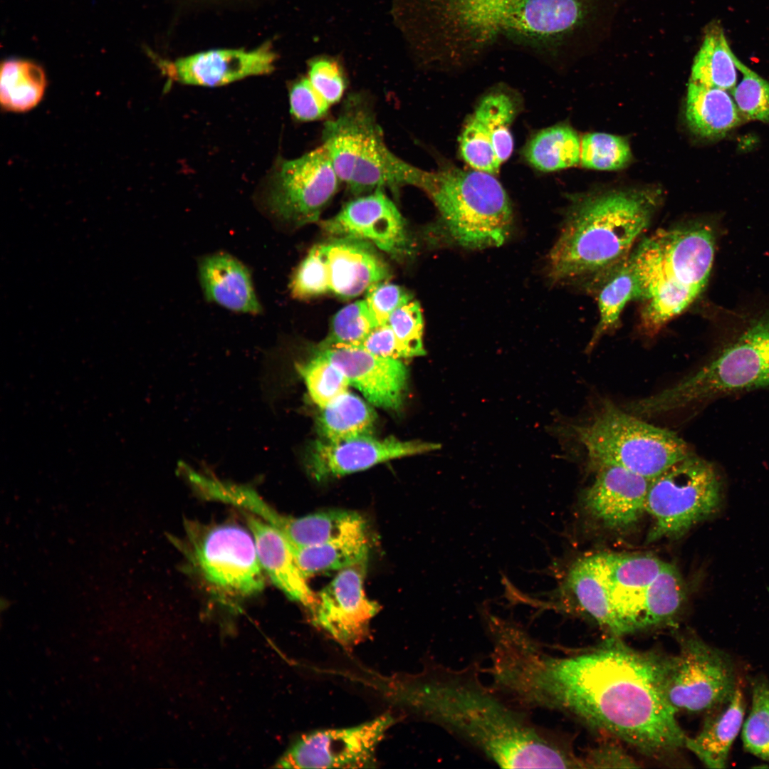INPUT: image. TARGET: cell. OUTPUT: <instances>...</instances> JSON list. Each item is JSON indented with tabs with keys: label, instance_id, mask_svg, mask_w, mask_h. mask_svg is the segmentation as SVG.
Segmentation results:
<instances>
[{
	"label": "cell",
	"instance_id": "1",
	"mask_svg": "<svg viewBox=\"0 0 769 769\" xmlns=\"http://www.w3.org/2000/svg\"><path fill=\"white\" fill-rule=\"evenodd\" d=\"M658 656L614 637L555 654L513 623L496 637L487 672L513 705L562 713L661 761L686 748L687 736L659 691Z\"/></svg>",
	"mask_w": 769,
	"mask_h": 769
},
{
	"label": "cell",
	"instance_id": "2",
	"mask_svg": "<svg viewBox=\"0 0 769 769\" xmlns=\"http://www.w3.org/2000/svg\"><path fill=\"white\" fill-rule=\"evenodd\" d=\"M474 661L432 665L404 684V704L419 717L505 768L582 769L570 741L535 723L481 678Z\"/></svg>",
	"mask_w": 769,
	"mask_h": 769
},
{
	"label": "cell",
	"instance_id": "3",
	"mask_svg": "<svg viewBox=\"0 0 769 769\" xmlns=\"http://www.w3.org/2000/svg\"><path fill=\"white\" fill-rule=\"evenodd\" d=\"M660 199V193L652 189L613 190L575 199L548 256L550 280L597 283L629 256Z\"/></svg>",
	"mask_w": 769,
	"mask_h": 769
},
{
	"label": "cell",
	"instance_id": "4",
	"mask_svg": "<svg viewBox=\"0 0 769 769\" xmlns=\"http://www.w3.org/2000/svg\"><path fill=\"white\" fill-rule=\"evenodd\" d=\"M714 248L712 228L694 221L659 229L630 253L645 335H656L699 295L710 276Z\"/></svg>",
	"mask_w": 769,
	"mask_h": 769
},
{
	"label": "cell",
	"instance_id": "5",
	"mask_svg": "<svg viewBox=\"0 0 769 769\" xmlns=\"http://www.w3.org/2000/svg\"><path fill=\"white\" fill-rule=\"evenodd\" d=\"M322 142L340 182L355 196L420 185L424 170L389 150L365 95L348 96L338 115L324 124Z\"/></svg>",
	"mask_w": 769,
	"mask_h": 769
},
{
	"label": "cell",
	"instance_id": "6",
	"mask_svg": "<svg viewBox=\"0 0 769 769\" xmlns=\"http://www.w3.org/2000/svg\"><path fill=\"white\" fill-rule=\"evenodd\" d=\"M419 188L438 209L439 219L434 229L445 241L481 249L501 246L508 238L512 206L493 174L445 166L436 171L424 170Z\"/></svg>",
	"mask_w": 769,
	"mask_h": 769
},
{
	"label": "cell",
	"instance_id": "7",
	"mask_svg": "<svg viewBox=\"0 0 769 769\" xmlns=\"http://www.w3.org/2000/svg\"><path fill=\"white\" fill-rule=\"evenodd\" d=\"M769 387V313L752 323L697 371L676 384L634 401L631 409L649 417L731 393Z\"/></svg>",
	"mask_w": 769,
	"mask_h": 769
},
{
	"label": "cell",
	"instance_id": "8",
	"mask_svg": "<svg viewBox=\"0 0 769 769\" xmlns=\"http://www.w3.org/2000/svg\"><path fill=\"white\" fill-rule=\"evenodd\" d=\"M572 429L592 467L616 465L649 480L691 453L676 433L648 424L610 401L587 422Z\"/></svg>",
	"mask_w": 769,
	"mask_h": 769
},
{
	"label": "cell",
	"instance_id": "9",
	"mask_svg": "<svg viewBox=\"0 0 769 769\" xmlns=\"http://www.w3.org/2000/svg\"><path fill=\"white\" fill-rule=\"evenodd\" d=\"M184 525L182 540L170 539L218 600L236 604L263 590V567L250 530L230 523Z\"/></svg>",
	"mask_w": 769,
	"mask_h": 769
},
{
	"label": "cell",
	"instance_id": "10",
	"mask_svg": "<svg viewBox=\"0 0 769 769\" xmlns=\"http://www.w3.org/2000/svg\"><path fill=\"white\" fill-rule=\"evenodd\" d=\"M676 639L675 654L658 656V686L665 703L676 716L706 715L726 704L741 685L733 656L694 632Z\"/></svg>",
	"mask_w": 769,
	"mask_h": 769
},
{
	"label": "cell",
	"instance_id": "11",
	"mask_svg": "<svg viewBox=\"0 0 769 769\" xmlns=\"http://www.w3.org/2000/svg\"><path fill=\"white\" fill-rule=\"evenodd\" d=\"M723 499L716 469L691 452L650 480L645 509L654 521L647 541L683 535L717 513Z\"/></svg>",
	"mask_w": 769,
	"mask_h": 769
},
{
	"label": "cell",
	"instance_id": "12",
	"mask_svg": "<svg viewBox=\"0 0 769 769\" xmlns=\"http://www.w3.org/2000/svg\"><path fill=\"white\" fill-rule=\"evenodd\" d=\"M340 182L321 145L295 159H278L262 184L258 201L273 220L300 226L318 220Z\"/></svg>",
	"mask_w": 769,
	"mask_h": 769
},
{
	"label": "cell",
	"instance_id": "13",
	"mask_svg": "<svg viewBox=\"0 0 769 769\" xmlns=\"http://www.w3.org/2000/svg\"><path fill=\"white\" fill-rule=\"evenodd\" d=\"M523 0H409L414 27L429 48L447 35L473 45L508 35ZM460 40V41H461Z\"/></svg>",
	"mask_w": 769,
	"mask_h": 769
},
{
	"label": "cell",
	"instance_id": "14",
	"mask_svg": "<svg viewBox=\"0 0 769 769\" xmlns=\"http://www.w3.org/2000/svg\"><path fill=\"white\" fill-rule=\"evenodd\" d=\"M394 722L389 713L347 728L302 736L283 754L280 768H364L375 766V752Z\"/></svg>",
	"mask_w": 769,
	"mask_h": 769
},
{
	"label": "cell",
	"instance_id": "15",
	"mask_svg": "<svg viewBox=\"0 0 769 769\" xmlns=\"http://www.w3.org/2000/svg\"><path fill=\"white\" fill-rule=\"evenodd\" d=\"M367 559L344 568L315 594L308 610L313 623L346 647L367 637L371 619L380 605L370 600L364 590Z\"/></svg>",
	"mask_w": 769,
	"mask_h": 769
},
{
	"label": "cell",
	"instance_id": "16",
	"mask_svg": "<svg viewBox=\"0 0 769 769\" xmlns=\"http://www.w3.org/2000/svg\"><path fill=\"white\" fill-rule=\"evenodd\" d=\"M321 228L333 238L365 240L394 256L412 250L404 219L384 189L347 202L336 215L323 221Z\"/></svg>",
	"mask_w": 769,
	"mask_h": 769
},
{
	"label": "cell",
	"instance_id": "17",
	"mask_svg": "<svg viewBox=\"0 0 769 769\" xmlns=\"http://www.w3.org/2000/svg\"><path fill=\"white\" fill-rule=\"evenodd\" d=\"M440 445L422 441H402L394 437L375 438L361 435L330 442L317 441L305 456L308 474L318 481L342 476L370 468L379 463L439 449Z\"/></svg>",
	"mask_w": 769,
	"mask_h": 769
},
{
	"label": "cell",
	"instance_id": "18",
	"mask_svg": "<svg viewBox=\"0 0 769 769\" xmlns=\"http://www.w3.org/2000/svg\"><path fill=\"white\" fill-rule=\"evenodd\" d=\"M346 377L373 405L398 410L407 389L408 370L397 359L384 357L354 346L317 350Z\"/></svg>",
	"mask_w": 769,
	"mask_h": 769
},
{
	"label": "cell",
	"instance_id": "19",
	"mask_svg": "<svg viewBox=\"0 0 769 769\" xmlns=\"http://www.w3.org/2000/svg\"><path fill=\"white\" fill-rule=\"evenodd\" d=\"M596 476L582 496L585 511L605 527L623 530L646 512L650 480L616 465L595 468Z\"/></svg>",
	"mask_w": 769,
	"mask_h": 769
},
{
	"label": "cell",
	"instance_id": "20",
	"mask_svg": "<svg viewBox=\"0 0 769 769\" xmlns=\"http://www.w3.org/2000/svg\"><path fill=\"white\" fill-rule=\"evenodd\" d=\"M276 60L270 46L265 45L252 51L211 50L161 64L171 80L185 85L215 87L248 76L268 74L273 71Z\"/></svg>",
	"mask_w": 769,
	"mask_h": 769
},
{
	"label": "cell",
	"instance_id": "21",
	"mask_svg": "<svg viewBox=\"0 0 769 769\" xmlns=\"http://www.w3.org/2000/svg\"><path fill=\"white\" fill-rule=\"evenodd\" d=\"M612 604L630 634L643 629L644 595L665 562L648 554L602 553Z\"/></svg>",
	"mask_w": 769,
	"mask_h": 769
},
{
	"label": "cell",
	"instance_id": "22",
	"mask_svg": "<svg viewBox=\"0 0 769 769\" xmlns=\"http://www.w3.org/2000/svg\"><path fill=\"white\" fill-rule=\"evenodd\" d=\"M325 243L330 289L342 299L362 294L390 276L387 263L369 241L333 238Z\"/></svg>",
	"mask_w": 769,
	"mask_h": 769
},
{
	"label": "cell",
	"instance_id": "23",
	"mask_svg": "<svg viewBox=\"0 0 769 769\" xmlns=\"http://www.w3.org/2000/svg\"><path fill=\"white\" fill-rule=\"evenodd\" d=\"M592 6V0H525L518 42L536 48L555 46L585 22Z\"/></svg>",
	"mask_w": 769,
	"mask_h": 769
},
{
	"label": "cell",
	"instance_id": "24",
	"mask_svg": "<svg viewBox=\"0 0 769 769\" xmlns=\"http://www.w3.org/2000/svg\"><path fill=\"white\" fill-rule=\"evenodd\" d=\"M198 273L207 301L236 313H261L250 271L236 258L224 252L203 256L198 262Z\"/></svg>",
	"mask_w": 769,
	"mask_h": 769
},
{
	"label": "cell",
	"instance_id": "25",
	"mask_svg": "<svg viewBox=\"0 0 769 769\" xmlns=\"http://www.w3.org/2000/svg\"><path fill=\"white\" fill-rule=\"evenodd\" d=\"M246 518L263 570L289 599L309 610L315 602V593L311 590L307 578L298 567L287 539L277 529L256 516L248 513Z\"/></svg>",
	"mask_w": 769,
	"mask_h": 769
},
{
	"label": "cell",
	"instance_id": "26",
	"mask_svg": "<svg viewBox=\"0 0 769 769\" xmlns=\"http://www.w3.org/2000/svg\"><path fill=\"white\" fill-rule=\"evenodd\" d=\"M746 702L741 685L726 704L706 714L700 731L687 736L686 748L708 768L727 766L732 745L741 730Z\"/></svg>",
	"mask_w": 769,
	"mask_h": 769
},
{
	"label": "cell",
	"instance_id": "27",
	"mask_svg": "<svg viewBox=\"0 0 769 769\" xmlns=\"http://www.w3.org/2000/svg\"><path fill=\"white\" fill-rule=\"evenodd\" d=\"M369 547L362 517L324 543L291 546L296 564L306 578L323 572L341 570L367 559Z\"/></svg>",
	"mask_w": 769,
	"mask_h": 769
},
{
	"label": "cell",
	"instance_id": "28",
	"mask_svg": "<svg viewBox=\"0 0 769 769\" xmlns=\"http://www.w3.org/2000/svg\"><path fill=\"white\" fill-rule=\"evenodd\" d=\"M685 115L690 130L696 135L708 139L723 137L742 120L728 91L690 80Z\"/></svg>",
	"mask_w": 769,
	"mask_h": 769
},
{
	"label": "cell",
	"instance_id": "29",
	"mask_svg": "<svg viewBox=\"0 0 769 769\" xmlns=\"http://www.w3.org/2000/svg\"><path fill=\"white\" fill-rule=\"evenodd\" d=\"M516 108L510 95L494 91L481 99L466 122L492 147L501 165L511 157L513 150L510 127Z\"/></svg>",
	"mask_w": 769,
	"mask_h": 769
},
{
	"label": "cell",
	"instance_id": "30",
	"mask_svg": "<svg viewBox=\"0 0 769 769\" xmlns=\"http://www.w3.org/2000/svg\"><path fill=\"white\" fill-rule=\"evenodd\" d=\"M738 61L722 28L713 25L694 58L690 81L731 91L737 83Z\"/></svg>",
	"mask_w": 769,
	"mask_h": 769
},
{
	"label": "cell",
	"instance_id": "31",
	"mask_svg": "<svg viewBox=\"0 0 769 769\" xmlns=\"http://www.w3.org/2000/svg\"><path fill=\"white\" fill-rule=\"evenodd\" d=\"M374 409L357 395L345 392L322 409L317 427L324 441L336 442L361 435H371Z\"/></svg>",
	"mask_w": 769,
	"mask_h": 769
},
{
	"label": "cell",
	"instance_id": "32",
	"mask_svg": "<svg viewBox=\"0 0 769 769\" xmlns=\"http://www.w3.org/2000/svg\"><path fill=\"white\" fill-rule=\"evenodd\" d=\"M581 140L570 127L555 125L533 135L524 149V157L534 168L554 172L577 164L580 161Z\"/></svg>",
	"mask_w": 769,
	"mask_h": 769
},
{
	"label": "cell",
	"instance_id": "33",
	"mask_svg": "<svg viewBox=\"0 0 769 769\" xmlns=\"http://www.w3.org/2000/svg\"><path fill=\"white\" fill-rule=\"evenodd\" d=\"M46 87L44 70L38 64L21 59H9L1 66L0 101L11 112H26L36 107Z\"/></svg>",
	"mask_w": 769,
	"mask_h": 769
},
{
	"label": "cell",
	"instance_id": "34",
	"mask_svg": "<svg viewBox=\"0 0 769 769\" xmlns=\"http://www.w3.org/2000/svg\"><path fill=\"white\" fill-rule=\"evenodd\" d=\"M628 257L597 283L600 320L587 346L589 352L617 325L626 304L636 300L637 282Z\"/></svg>",
	"mask_w": 769,
	"mask_h": 769
},
{
	"label": "cell",
	"instance_id": "35",
	"mask_svg": "<svg viewBox=\"0 0 769 769\" xmlns=\"http://www.w3.org/2000/svg\"><path fill=\"white\" fill-rule=\"evenodd\" d=\"M684 600L682 577L674 565L666 563L646 591L642 617L643 629L671 623Z\"/></svg>",
	"mask_w": 769,
	"mask_h": 769
},
{
	"label": "cell",
	"instance_id": "36",
	"mask_svg": "<svg viewBox=\"0 0 769 769\" xmlns=\"http://www.w3.org/2000/svg\"><path fill=\"white\" fill-rule=\"evenodd\" d=\"M360 518L357 513L338 509L298 518L287 516L279 532L291 547L314 545L333 538Z\"/></svg>",
	"mask_w": 769,
	"mask_h": 769
},
{
	"label": "cell",
	"instance_id": "37",
	"mask_svg": "<svg viewBox=\"0 0 769 769\" xmlns=\"http://www.w3.org/2000/svg\"><path fill=\"white\" fill-rule=\"evenodd\" d=\"M751 706L741 728L745 750L769 763V680L763 674L754 676Z\"/></svg>",
	"mask_w": 769,
	"mask_h": 769
},
{
	"label": "cell",
	"instance_id": "38",
	"mask_svg": "<svg viewBox=\"0 0 769 769\" xmlns=\"http://www.w3.org/2000/svg\"><path fill=\"white\" fill-rule=\"evenodd\" d=\"M377 326L365 299L357 300L340 309L333 316L330 332L317 350L358 346Z\"/></svg>",
	"mask_w": 769,
	"mask_h": 769
},
{
	"label": "cell",
	"instance_id": "39",
	"mask_svg": "<svg viewBox=\"0 0 769 769\" xmlns=\"http://www.w3.org/2000/svg\"><path fill=\"white\" fill-rule=\"evenodd\" d=\"M295 368L310 398L321 409L347 391L350 384L344 374L318 353L307 362L297 363Z\"/></svg>",
	"mask_w": 769,
	"mask_h": 769
},
{
	"label": "cell",
	"instance_id": "40",
	"mask_svg": "<svg viewBox=\"0 0 769 769\" xmlns=\"http://www.w3.org/2000/svg\"><path fill=\"white\" fill-rule=\"evenodd\" d=\"M631 158L628 142L619 136L593 132L581 139L580 162L586 168L617 170L625 167Z\"/></svg>",
	"mask_w": 769,
	"mask_h": 769
},
{
	"label": "cell",
	"instance_id": "41",
	"mask_svg": "<svg viewBox=\"0 0 769 769\" xmlns=\"http://www.w3.org/2000/svg\"><path fill=\"white\" fill-rule=\"evenodd\" d=\"M289 286L291 295L297 299H307L330 291L325 244L315 245L309 251L295 269Z\"/></svg>",
	"mask_w": 769,
	"mask_h": 769
},
{
	"label": "cell",
	"instance_id": "42",
	"mask_svg": "<svg viewBox=\"0 0 769 769\" xmlns=\"http://www.w3.org/2000/svg\"><path fill=\"white\" fill-rule=\"evenodd\" d=\"M737 66L742 78L730 92L738 111L748 120L769 122V82L739 60Z\"/></svg>",
	"mask_w": 769,
	"mask_h": 769
},
{
	"label": "cell",
	"instance_id": "43",
	"mask_svg": "<svg viewBox=\"0 0 769 769\" xmlns=\"http://www.w3.org/2000/svg\"><path fill=\"white\" fill-rule=\"evenodd\" d=\"M387 324L394 331L409 358L426 354L422 341L424 320L417 301L412 300L397 308Z\"/></svg>",
	"mask_w": 769,
	"mask_h": 769
},
{
	"label": "cell",
	"instance_id": "44",
	"mask_svg": "<svg viewBox=\"0 0 769 769\" xmlns=\"http://www.w3.org/2000/svg\"><path fill=\"white\" fill-rule=\"evenodd\" d=\"M307 78L314 89L330 105L340 100L346 88L345 76L333 58L319 56L308 64Z\"/></svg>",
	"mask_w": 769,
	"mask_h": 769
},
{
	"label": "cell",
	"instance_id": "45",
	"mask_svg": "<svg viewBox=\"0 0 769 769\" xmlns=\"http://www.w3.org/2000/svg\"><path fill=\"white\" fill-rule=\"evenodd\" d=\"M289 103L292 115L303 122L323 117L330 106L314 89L307 76L291 84Z\"/></svg>",
	"mask_w": 769,
	"mask_h": 769
},
{
	"label": "cell",
	"instance_id": "46",
	"mask_svg": "<svg viewBox=\"0 0 769 769\" xmlns=\"http://www.w3.org/2000/svg\"><path fill=\"white\" fill-rule=\"evenodd\" d=\"M412 300V296L404 288L384 281L377 283L366 291L365 300L378 325L387 324L397 308Z\"/></svg>",
	"mask_w": 769,
	"mask_h": 769
},
{
	"label": "cell",
	"instance_id": "47",
	"mask_svg": "<svg viewBox=\"0 0 769 769\" xmlns=\"http://www.w3.org/2000/svg\"><path fill=\"white\" fill-rule=\"evenodd\" d=\"M584 768H634L639 763L619 743L603 741L581 755Z\"/></svg>",
	"mask_w": 769,
	"mask_h": 769
},
{
	"label": "cell",
	"instance_id": "48",
	"mask_svg": "<svg viewBox=\"0 0 769 769\" xmlns=\"http://www.w3.org/2000/svg\"><path fill=\"white\" fill-rule=\"evenodd\" d=\"M356 347L384 357L397 360L409 358L406 351L388 324L375 328L364 340Z\"/></svg>",
	"mask_w": 769,
	"mask_h": 769
},
{
	"label": "cell",
	"instance_id": "49",
	"mask_svg": "<svg viewBox=\"0 0 769 769\" xmlns=\"http://www.w3.org/2000/svg\"><path fill=\"white\" fill-rule=\"evenodd\" d=\"M10 605V602L4 597L1 599V611L7 609Z\"/></svg>",
	"mask_w": 769,
	"mask_h": 769
}]
</instances>
